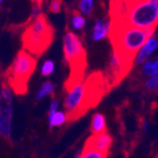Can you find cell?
Returning a JSON list of instances; mask_svg holds the SVG:
<instances>
[{
    "instance_id": "cell-1",
    "label": "cell",
    "mask_w": 158,
    "mask_h": 158,
    "mask_svg": "<svg viewBox=\"0 0 158 158\" xmlns=\"http://www.w3.org/2000/svg\"><path fill=\"white\" fill-rule=\"evenodd\" d=\"M108 81L99 73L92 74L87 81L69 77L65 82L66 95L64 106L70 120H75L102 98Z\"/></svg>"
},
{
    "instance_id": "cell-2",
    "label": "cell",
    "mask_w": 158,
    "mask_h": 158,
    "mask_svg": "<svg viewBox=\"0 0 158 158\" xmlns=\"http://www.w3.org/2000/svg\"><path fill=\"white\" fill-rule=\"evenodd\" d=\"M112 25L155 30L158 26V0L111 2Z\"/></svg>"
},
{
    "instance_id": "cell-3",
    "label": "cell",
    "mask_w": 158,
    "mask_h": 158,
    "mask_svg": "<svg viewBox=\"0 0 158 158\" xmlns=\"http://www.w3.org/2000/svg\"><path fill=\"white\" fill-rule=\"evenodd\" d=\"M154 31H145L122 25H112L110 39L113 48L127 58L135 60L136 54L148 39L153 37Z\"/></svg>"
},
{
    "instance_id": "cell-4",
    "label": "cell",
    "mask_w": 158,
    "mask_h": 158,
    "mask_svg": "<svg viewBox=\"0 0 158 158\" xmlns=\"http://www.w3.org/2000/svg\"><path fill=\"white\" fill-rule=\"evenodd\" d=\"M36 58L25 49L20 50L5 73L6 82L17 95L27 90V81L36 67Z\"/></svg>"
},
{
    "instance_id": "cell-5",
    "label": "cell",
    "mask_w": 158,
    "mask_h": 158,
    "mask_svg": "<svg viewBox=\"0 0 158 158\" xmlns=\"http://www.w3.org/2000/svg\"><path fill=\"white\" fill-rule=\"evenodd\" d=\"M53 33V27L45 15L33 19L22 34L24 49L34 57L40 56L50 46Z\"/></svg>"
},
{
    "instance_id": "cell-6",
    "label": "cell",
    "mask_w": 158,
    "mask_h": 158,
    "mask_svg": "<svg viewBox=\"0 0 158 158\" xmlns=\"http://www.w3.org/2000/svg\"><path fill=\"white\" fill-rule=\"evenodd\" d=\"M64 53L66 63L70 66V77L83 78L86 68V52L81 39L72 31L64 36Z\"/></svg>"
},
{
    "instance_id": "cell-7",
    "label": "cell",
    "mask_w": 158,
    "mask_h": 158,
    "mask_svg": "<svg viewBox=\"0 0 158 158\" xmlns=\"http://www.w3.org/2000/svg\"><path fill=\"white\" fill-rule=\"evenodd\" d=\"M12 112V90L4 81L0 92V133L5 139H10L11 135Z\"/></svg>"
},
{
    "instance_id": "cell-8",
    "label": "cell",
    "mask_w": 158,
    "mask_h": 158,
    "mask_svg": "<svg viewBox=\"0 0 158 158\" xmlns=\"http://www.w3.org/2000/svg\"><path fill=\"white\" fill-rule=\"evenodd\" d=\"M133 59L127 58L121 53L113 50L111 58L109 61L108 75L106 77L109 85L118 83L131 68L133 64Z\"/></svg>"
},
{
    "instance_id": "cell-9",
    "label": "cell",
    "mask_w": 158,
    "mask_h": 158,
    "mask_svg": "<svg viewBox=\"0 0 158 158\" xmlns=\"http://www.w3.org/2000/svg\"><path fill=\"white\" fill-rule=\"evenodd\" d=\"M85 145L108 154L109 149L112 145V137L107 132L99 135H92L85 143Z\"/></svg>"
},
{
    "instance_id": "cell-10",
    "label": "cell",
    "mask_w": 158,
    "mask_h": 158,
    "mask_svg": "<svg viewBox=\"0 0 158 158\" xmlns=\"http://www.w3.org/2000/svg\"><path fill=\"white\" fill-rule=\"evenodd\" d=\"M158 48V40L155 37H151L148 39V41L145 43V45L141 48V49L136 54L135 61L137 64H145L148 59L151 57V55L155 51V49Z\"/></svg>"
},
{
    "instance_id": "cell-11",
    "label": "cell",
    "mask_w": 158,
    "mask_h": 158,
    "mask_svg": "<svg viewBox=\"0 0 158 158\" xmlns=\"http://www.w3.org/2000/svg\"><path fill=\"white\" fill-rule=\"evenodd\" d=\"M112 30V23L111 21H103L98 20L93 27L92 31V39L94 41H100L107 36H110Z\"/></svg>"
},
{
    "instance_id": "cell-12",
    "label": "cell",
    "mask_w": 158,
    "mask_h": 158,
    "mask_svg": "<svg viewBox=\"0 0 158 158\" xmlns=\"http://www.w3.org/2000/svg\"><path fill=\"white\" fill-rule=\"evenodd\" d=\"M91 131L93 135H99L106 132V121L102 114H95L91 121Z\"/></svg>"
},
{
    "instance_id": "cell-13",
    "label": "cell",
    "mask_w": 158,
    "mask_h": 158,
    "mask_svg": "<svg viewBox=\"0 0 158 158\" xmlns=\"http://www.w3.org/2000/svg\"><path fill=\"white\" fill-rule=\"evenodd\" d=\"M68 116L63 111L56 112L52 117L48 118V125L50 129H53L54 127H59L64 124L68 120Z\"/></svg>"
},
{
    "instance_id": "cell-14",
    "label": "cell",
    "mask_w": 158,
    "mask_h": 158,
    "mask_svg": "<svg viewBox=\"0 0 158 158\" xmlns=\"http://www.w3.org/2000/svg\"><path fill=\"white\" fill-rule=\"evenodd\" d=\"M53 94H54V85L51 81H48L41 85L40 89L37 92L36 98L38 100H41L47 96H53Z\"/></svg>"
},
{
    "instance_id": "cell-15",
    "label": "cell",
    "mask_w": 158,
    "mask_h": 158,
    "mask_svg": "<svg viewBox=\"0 0 158 158\" xmlns=\"http://www.w3.org/2000/svg\"><path fill=\"white\" fill-rule=\"evenodd\" d=\"M142 71L143 73L149 77L158 74V58L147 61L143 65Z\"/></svg>"
},
{
    "instance_id": "cell-16",
    "label": "cell",
    "mask_w": 158,
    "mask_h": 158,
    "mask_svg": "<svg viewBox=\"0 0 158 158\" xmlns=\"http://www.w3.org/2000/svg\"><path fill=\"white\" fill-rule=\"evenodd\" d=\"M107 154L102 152H98V150L85 145L82 149V153L81 158H106Z\"/></svg>"
},
{
    "instance_id": "cell-17",
    "label": "cell",
    "mask_w": 158,
    "mask_h": 158,
    "mask_svg": "<svg viewBox=\"0 0 158 158\" xmlns=\"http://www.w3.org/2000/svg\"><path fill=\"white\" fill-rule=\"evenodd\" d=\"M79 10L85 16H89L94 10V1L93 0H81L79 2Z\"/></svg>"
},
{
    "instance_id": "cell-18",
    "label": "cell",
    "mask_w": 158,
    "mask_h": 158,
    "mask_svg": "<svg viewBox=\"0 0 158 158\" xmlns=\"http://www.w3.org/2000/svg\"><path fill=\"white\" fill-rule=\"evenodd\" d=\"M71 24H72V27L75 30L81 31L85 27V18L81 12L74 11L72 19H71Z\"/></svg>"
},
{
    "instance_id": "cell-19",
    "label": "cell",
    "mask_w": 158,
    "mask_h": 158,
    "mask_svg": "<svg viewBox=\"0 0 158 158\" xmlns=\"http://www.w3.org/2000/svg\"><path fill=\"white\" fill-rule=\"evenodd\" d=\"M55 68V64L53 63V61L51 60H47L44 64H42L41 67V74L43 76H49L53 73Z\"/></svg>"
},
{
    "instance_id": "cell-20",
    "label": "cell",
    "mask_w": 158,
    "mask_h": 158,
    "mask_svg": "<svg viewBox=\"0 0 158 158\" xmlns=\"http://www.w3.org/2000/svg\"><path fill=\"white\" fill-rule=\"evenodd\" d=\"M146 87L149 90H155L158 89V74L151 76L146 81Z\"/></svg>"
},
{
    "instance_id": "cell-21",
    "label": "cell",
    "mask_w": 158,
    "mask_h": 158,
    "mask_svg": "<svg viewBox=\"0 0 158 158\" xmlns=\"http://www.w3.org/2000/svg\"><path fill=\"white\" fill-rule=\"evenodd\" d=\"M42 14V9H41V2H35L34 6L32 8V12H31V17L33 19H36L40 17Z\"/></svg>"
},
{
    "instance_id": "cell-22",
    "label": "cell",
    "mask_w": 158,
    "mask_h": 158,
    "mask_svg": "<svg viewBox=\"0 0 158 158\" xmlns=\"http://www.w3.org/2000/svg\"><path fill=\"white\" fill-rule=\"evenodd\" d=\"M61 8H62V1H58V0H53L49 6V10L53 13H59L61 11Z\"/></svg>"
},
{
    "instance_id": "cell-23",
    "label": "cell",
    "mask_w": 158,
    "mask_h": 158,
    "mask_svg": "<svg viewBox=\"0 0 158 158\" xmlns=\"http://www.w3.org/2000/svg\"><path fill=\"white\" fill-rule=\"evenodd\" d=\"M58 106H59L58 100L53 99L52 102H51V103H50V106H49V110H48V118L52 117L56 112H58Z\"/></svg>"
},
{
    "instance_id": "cell-24",
    "label": "cell",
    "mask_w": 158,
    "mask_h": 158,
    "mask_svg": "<svg viewBox=\"0 0 158 158\" xmlns=\"http://www.w3.org/2000/svg\"><path fill=\"white\" fill-rule=\"evenodd\" d=\"M148 127H149V121L147 119L142 120V123H141V129H142V131L144 132V133L147 132Z\"/></svg>"
}]
</instances>
